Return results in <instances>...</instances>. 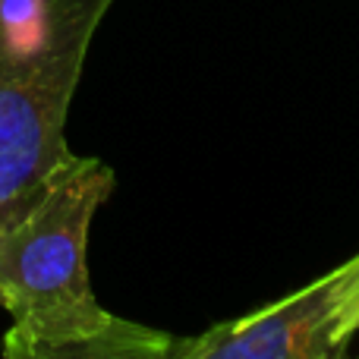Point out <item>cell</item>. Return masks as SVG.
Listing matches in <instances>:
<instances>
[{"label": "cell", "mask_w": 359, "mask_h": 359, "mask_svg": "<svg viewBox=\"0 0 359 359\" xmlns=\"http://www.w3.org/2000/svg\"><path fill=\"white\" fill-rule=\"evenodd\" d=\"M114 189V170L79 158L57 174L41 202L0 233V306L10 312V359H164L168 331L120 318L95 299L88 230Z\"/></svg>", "instance_id": "obj_1"}, {"label": "cell", "mask_w": 359, "mask_h": 359, "mask_svg": "<svg viewBox=\"0 0 359 359\" xmlns=\"http://www.w3.org/2000/svg\"><path fill=\"white\" fill-rule=\"evenodd\" d=\"M359 331V252L233 322L174 341L170 359H334Z\"/></svg>", "instance_id": "obj_2"}, {"label": "cell", "mask_w": 359, "mask_h": 359, "mask_svg": "<svg viewBox=\"0 0 359 359\" xmlns=\"http://www.w3.org/2000/svg\"><path fill=\"white\" fill-rule=\"evenodd\" d=\"M82 67L54 69L22 82H0V233L25 217L73 161L67 114Z\"/></svg>", "instance_id": "obj_3"}, {"label": "cell", "mask_w": 359, "mask_h": 359, "mask_svg": "<svg viewBox=\"0 0 359 359\" xmlns=\"http://www.w3.org/2000/svg\"><path fill=\"white\" fill-rule=\"evenodd\" d=\"M114 0H0V82L86 63Z\"/></svg>", "instance_id": "obj_4"}]
</instances>
